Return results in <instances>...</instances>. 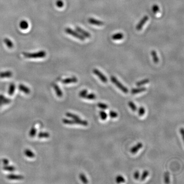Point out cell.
I'll list each match as a JSON object with an SVG mask.
<instances>
[{"label": "cell", "instance_id": "obj_15", "mask_svg": "<svg viewBox=\"0 0 184 184\" xmlns=\"http://www.w3.org/2000/svg\"><path fill=\"white\" fill-rule=\"evenodd\" d=\"M7 178L9 180H21L24 178V177L22 176H18L15 174H10L7 176Z\"/></svg>", "mask_w": 184, "mask_h": 184}, {"label": "cell", "instance_id": "obj_31", "mask_svg": "<svg viewBox=\"0 0 184 184\" xmlns=\"http://www.w3.org/2000/svg\"><path fill=\"white\" fill-rule=\"evenodd\" d=\"M145 109L143 106H141L138 110V114L140 116H143L145 114Z\"/></svg>", "mask_w": 184, "mask_h": 184}, {"label": "cell", "instance_id": "obj_37", "mask_svg": "<svg viewBox=\"0 0 184 184\" xmlns=\"http://www.w3.org/2000/svg\"><path fill=\"white\" fill-rule=\"evenodd\" d=\"M56 5L58 8H61L64 5V3H63V1L61 0H57L56 2Z\"/></svg>", "mask_w": 184, "mask_h": 184}, {"label": "cell", "instance_id": "obj_2", "mask_svg": "<svg viewBox=\"0 0 184 184\" xmlns=\"http://www.w3.org/2000/svg\"><path fill=\"white\" fill-rule=\"evenodd\" d=\"M63 122L66 124H79L82 125V126H88V122L87 121L82 120L80 119H77V120H68L66 119H63Z\"/></svg>", "mask_w": 184, "mask_h": 184}, {"label": "cell", "instance_id": "obj_22", "mask_svg": "<svg viewBox=\"0 0 184 184\" xmlns=\"http://www.w3.org/2000/svg\"><path fill=\"white\" fill-rule=\"evenodd\" d=\"M99 114H100V118L102 120H105L107 117V114L103 110H101L99 112Z\"/></svg>", "mask_w": 184, "mask_h": 184}, {"label": "cell", "instance_id": "obj_42", "mask_svg": "<svg viewBox=\"0 0 184 184\" xmlns=\"http://www.w3.org/2000/svg\"><path fill=\"white\" fill-rule=\"evenodd\" d=\"M3 163H4V164H5L6 165H7L8 163H9V161H8V159H3Z\"/></svg>", "mask_w": 184, "mask_h": 184}, {"label": "cell", "instance_id": "obj_35", "mask_svg": "<svg viewBox=\"0 0 184 184\" xmlns=\"http://www.w3.org/2000/svg\"><path fill=\"white\" fill-rule=\"evenodd\" d=\"M87 94H88V91H87V90L84 89V90H82L80 92L79 96L80 97H81V98H84V97L86 96V95Z\"/></svg>", "mask_w": 184, "mask_h": 184}, {"label": "cell", "instance_id": "obj_8", "mask_svg": "<svg viewBox=\"0 0 184 184\" xmlns=\"http://www.w3.org/2000/svg\"><path fill=\"white\" fill-rule=\"evenodd\" d=\"M76 30L80 34L82 35L84 37L90 38L91 37V35L90 33L88 32V31H86V30H84L83 29H82L79 27H76Z\"/></svg>", "mask_w": 184, "mask_h": 184}, {"label": "cell", "instance_id": "obj_17", "mask_svg": "<svg viewBox=\"0 0 184 184\" xmlns=\"http://www.w3.org/2000/svg\"><path fill=\"white\" fill-rule=\"evenodd\" d=\"M12 75V74L10 71L3 72L0 73V77H10Z\"/></svg>", "mask_w": 184, "mask_h": 184}, {"label": "cell", "instance_id": "obj_5", "mask_svg": "<svg viewBox=\"0 0 184 184\" xmlns=\"http://www.w3.org/2000/svg\"><path fill=\"white\" fill-rule=\"evenodd\" d=\"M93 73L96 75L97 76H98L99 78L101 80V81L104 82V83H106L107 81V79L106 77V76L103 74L102 73H101V72L98 70L97 69H94L93 70Z\"/></svg>", "mask_w": 184, "mask_h": 184}, {"label": "cell", "instance_id": "obj_4", "mask_svg": "<svg viewBox=\"0 0 184 184\" xmlns=\"http://www.w3.org/2000/svg\"><path fill=\"white\" fill-rule=\"evenodd\" d=\"M65 31L68 34L71 35L72 36L75 37L76 39H79L81 41H84L85 39V37L80 34L79 33L75 31H74L73 30H72V29L70 28H67L65 29Z\"/></svg>", "mask_w": 184, "mask_h": 184}, {"label": "cell", "instance_id": "obj_33", "mask_svg": "<svg viewBox=\"0 0 184 184\" xmlns=\"http://www.w3.org/2000/svg\"><path fill=\"white\" fill-rule=\"evenodd\" d=\"M109 116L112 118H116L118 117V114H117V112H116L111 110L109 112Z\"/></svg>", "mask_w": 184, "mask_h": 184}, {"label": "cell", "instance_id": "obj_36", "mask_svg": "<svg viewBox=\"0 0 184 184\" xmlns=\"http://www.w3.org/2000/svg\"><path fill=\"white\" fill-rule=\"evenodd\" d=\"M4 169L9 171H13L15 170V168L12 166H6L4 167Z\"/></svg>", "mask_w": 184, "mask_h": 184}, {"label": "cell", "instance_id": "obj_14", "mask_svg": "<svg viewBox=\"0 0 184 184\" xmlns=\"http://www.w3.org/2000/svg\"><path fill=\"white\" fill-rule=\"evenodd\" d=\"M18 88H19V89L20 90V91H22V92H24L25 93H26V94H29L30 92V90L28 88H27V86H24L22 84H20Z\"/></svg>", "mask_w": 184, "mask_h": 184}, {"label": "cell", "instance_id": "obj_1", "mask_svg": "<svg viewBox=\"0 0 184 184\" xmlns=\"http://www.w3.org/2000/svg\"><path fill=\"white\" fill-rule=\"evenodd\" d=\"M22 54L28 58H40L46 56V52L44 51H40L35 53H26L23 52Z\"/></svg>", "mask_w": 184, "mask_h": 184}, {"label": "cell", "instance_id": "obj_34", "mask_svg": "<svg viewBox=\"0 0 184 184\" xmlns=\"http://www.w3.org/2000/svg\"><path fill=\"white\" fill-rule=\"evenodd\" d=\"M152 9L153 13H154L155 14H156V13H157V12H159V6H158L157 5V4H155V5H153V6H152Z\"/></svg>", "mask_w": 184, "mask_h": 184}, {"label": "cell", "instance_id": "obj_3", "mask_svg": "<svg viewBox=\"0 0 184 184\" xmlns=\"http://www.w3.org/2000/svg\"><path fill=\"white\" fill-rule=\"evenodd\" d=\"M110 80L113 84H114L117 86V88H118L120 90L123 92L124 93L126 94L129 92V90L127 88H126L124 85H123L117 79L116 77L114 76H111L110 77Z\"/></svg>", "mask_w": 184, "mask_h": 184}, {"label": "cell", "instance_id": "obj_21", "mask_svg": "<svg viewBox=\"0 0 184 184\" xmlns=\"http://www.w3.org/2000/svg\"><path fill=\"white\" fill-rule=\"evenodd\" d=\"M149 82V79H145L142 80L140 81L137 82L136 83V85L138 86H140L144 85L145 84H147Z\"/></svg>", "mask_w": 184, "mask_h": 184}, {"label": "cell", "instance_id": "obj_27", "mask_svg": "<svg viewBox=\"0 0 184 184\" xmlns=\"http://www.w3.org/2000/svg\"><path fill=\"white\" fill-rule=\"evenodd\" d=\"M116 181L118 184L121 183H124L125 182V178L122 176L118 175L116 178Z\"/></svg>", "mask_w": 184, "mask_h": 184}, {"label": "cell", "instance_id": "obj_30", "mask_svg": "<svg viewBox=\"0 0 184 184\" xmlns=\"http://www.w3.org/2000/svg\"><path fill=\"white\" fill-rule=\"evenodd\" d=\"M14 91H15V86L14 84H11L9 88L8 93L10 95H12L14 93Z\"/></svg>", "mask_w": 184, "mask_h": 184}, {"label": "cell", "instance_id": "obj_25", "mask_svg": "<svg viewBox=\"0 0 184 184\" xmlns=\"http://www.w3.org/2000/svg\"><path fill=\"white\" fill-rule=\"evenodd\" d=\"M66 116L71 118L73 119L74 120H77V119H79V117L76 114H72L70 112H67L66 113Z\"/></svg>", "mask_w": 184, "mask_h": 184}, {"label": "cell", "instance_id": "obj_29", "mask_svg": "<svg viewBox=\"0 0 184 184\" xmlns=\"http://www.w3.org/2000/svg\"><path fill=\"white\" fill-rule=\"evenodd\" d=\"M149 171L148 170H144L142 173V174L141 176V180L142 181L144 180L146 178L147 176L149 175Z\"/></svg>", "mask_w": 184, "mask_h": 184}, {"label": "cell", "instance_id": "obj_38", "mask_svg": "<svg viewBox=\"0 0 184 184\" xmlns=\"http://www.w3.org/2000/svg\"><path fill=\"white\" fill-rule=\"evenodd\" d=\"M50 136L48 133H39V138H48Z\"/></svg>", "mask_w": 184, "mask_h": 184}, {"label": "cell", "instance_id": "obj_20", "mask_svg": "<svg viewBox=\"0 0 184 184\" xmlns=\"http://www.w3.org/2000/svg\"><path fill=\"white\" fill-rule=\"evenodd\" d=\"M96 98V96L95 94L94 93H90V94H87L86 96L84 97L85 99H88V100H94Z\"/></svg>", "mask_w": 184, "mask_h": 184}, {"label": "cell", "instance_id": "obj_19", "mask_svg": "<svg viewBox=\"0 0 184 184\" xmlns=\"http://www.w3.org/2000/svg\"><path fill=\"white\" fill-rule=\"evenodd\" d=\"M54 88L55 90V92L56 93L57 96H58L59 97H61L63 96V92L61 91V90L60 89V88L58 87V86L57 85H54Z\"/></svg>", "mask_w": 184, "mask_h": 184}, {"label": "cell", "instance_id": "obj_26", "mask_svg": "<svg viewBox=\"0 0 184 184\" xmlns=\"http://www.w3.org/2000/svg\"><path fill=\"white\" fill-rule=\"evenodd\" d=\"M164 180L165 183L166 184H169L170 183V176L169 172H166L164 174Z\"/></svg>", "mask_w": 184, "mask_h": 184}, {"label": "cell", "instance_id": "obj_28", "mask_svg": "<svg viewBox=\"0 0 184 184\" xmlns=\"http://www.w3.org/2000/svg\"><path fill=\"white\" fill-rule=\"evenodd\" d=\"M129 107L132 110L133 112H136L137 111V106L136 105V104L133 102H132V101H129Z\"/></svg>", "mask_w": 184, "mask_h": 184}, {"label": "cell", "instance_id": "obj_24", "mask_svg": "<svg viewBox=\"0 0 184 184\" xmlns=\"http://www.w3.org/2000/svg\"><path fill=\"white\" fill-rule=\"evenodd\" d=\"M79 178L82 182L84 184H88V180L86 176L84 173H80L79 174Z\"/></svg>", "mask_w": 184, "mask_h": 184}, {"label": "cell", "instance_id": "obj_39", "mask_svg": "<svg viewBox=\"0 0 184 184\" xmlns=\"http://www.w3.org/2000/svg\"><path fill=\"white\" fill-rule=\"evenodd\" d=\"M36 133H37L36 129H35V128H32L31 129L30 133H29V135L30 136V137H34L35 135H36Z\"/></svg>", "mask_w": 184, "mask_h": 184}, {"label": "cell", "instance_id": "obj_9", "mask_svg": "<svg viewBox=\"0 0 184 184\" xmlns=\"http://www.w3.org/2000/svg\"><path fill=\"white\" fill-rule=\"evenodd\" d=\"M143 147V144L141 142L138 143L137 145L133 146L131 149V153L133 154H135L137 153L138 151H139L140 149H141L142 147Z\"/></svg>", "mask_w": 184, "mask_h": 184}, {"label": "cell", "instance_id": "obj_11", "mask_svg": "<svg viewBox=\"0 0 184 184\" xmlns=\"http://www.w3.org/2000/svg\"><path fill=\"white\" fill-rule=\"evenodd\" d=\"M146 90V88L145 87H141V88H133L131 91V93L132 94H136L142 92H144Z\"/></svg>", "mask_w": 184, "mask_h": 184}, {"label": "cell", "instance_id": "obj_13", "mask_svg": "<svg viewBox=\"0 0 184 184\" xmlns=\"http://www.w3.org/2000/svg\"><path fill=\"white\" fill-rule=\"evenodd\" d=\"M20 27L22 30H26L29 27L28 22L26 20H22L20 22Z\"/></svg>", "mask_w": 184, "mask_h": 184}, {"label": "cell", "instance_id": "obj_16", "mask_svg": "<svg viewBox=\"0 0 184 184\" xmlns=\"http://www.w3.org/2000/svg\"><path fill=\"white\" fill-rule=\"evenodd\" d=\"M151 54L152 56V57H153V60L154 63H158L159 60V58H158V56H157V52L155 51V50H152L151 52Z\"/></svg>", "mask_w": 184, "mask_h": 184}, {"label": "cell", "instance_id": "obj_23", "mask_svg": "<svg viewBox=\"0 0 184 184\" xmlns=\"http://www.w3.org/2000/svg\"><path fill=\"white\" fill-rule=\"evenodd\" d=\"M25 154L26 155L27 157H30V158H32V157H34V153L32 152L30 150H29V149H26V150L25 151Z\"/></svg>", "mask_w": 184, "mask_h": 184}, {"label": "cell", "instance_id": "obj_7", "mask_svg": "<svg viewBox=\"0 0 184 184\" xmlns=\"http://www.w3.org/2000/svg\"><path fill=\"white\" fill-rule=\"evenodd\" d=\"M88 22L91 24L96 25L98 26H101L104 24V22L100 20H96L94 18H89L88 19Z\"/></svg>", "mask_w": 184, "mask_h": 184}, {"label": "cell", "instance_id": "obj_32", "mask_svg": "<svg viewBox=\"0 0 184 184\" xmlns=\"http://www.w3.org/2000/svg\"><path fill=\"white\" fill-rule=\"evenodd\" d=\"M97 106L102 110H106L108 108V105L107 104L102 103H98L97 104Z\"/></svg>", "mask_w": 184, "mask_h": 184}, {"label": "cell", "instance_id": "obj_40", "mask_svg": "<svg viewBox=\"0 0 184 184\" xmlns=\"http://www.w3.org/2000/svg\"><path fill=\"white\" fill-rule=\"evenodd\" d=\"M133 178L136 180H138L140 178V172L137 170L135 172V173H133Z\"/></svg>", "mask_w": 184, "mask_h": 184}, {"label": "cell", "instance_id": "obj_10", "mask_svg": "<svg viewBox=\"0 0 184 184\" xmlns=\"http://www.w3.org/2000/svg\"><path fill=\"white\" fill-rule=\"evenodd\" d=\"M77 78L75 77H73L68 78H66L65 79H63L62 81V82L65 84H72V83H75L77 81Z\"/></svg>", "mask_w": 184, "mask_h": 184}, {"label": "cell", "instance_id": "obj_18", "mask_svg": "<svg viewBox=\"0 0 184 184\" xmlns=\"http://www.w3.org/2000/svg\"><path fill=\"white\" fill-rule=\"evenodd\" d=\"M4 43H5L7 47H8L9 48H12L13 47V43H12L11 41L9 39L6 38L4 39Z\"/></svg>", "mask_w": 184, "mask_h": 184}, {"label": "cell", "instance_id": "obj_41", "mask_svg": "<svg viewBox=\"0 0 184 184\" xmlns=\"http://www.w3.org/2000/svg\"><path fill=\"white\" fill-rule=\"evenodd\" d=\"M180 133H181V135H182V137H183V140H184V129L183 128H181V129H180Z\"/></svg>", "mask_w": 184, "mask_h": 184}, {"label": "cell", "instance_id": "obj_6", "mask_svg": "<svg viewBox=\"0 0 184 184\" xmlns=\"http://www.w3.org/2000/svg\"><path fill=\"white\" fill-rule=\"evenodd\" d=\"M148 19H149V18L147 15H145L144 16L137 25V26H136L137 30H141L143 28V27L144 26V25H145V23L146 22L147 20H148Z\"/></svg>", "mask_w": 184, "mask_h": 184}, {"label": "cell", "instance_id": "obj_12", "mask_svg": "<svg viewBox=\"0 0 184 184\" xmlns=\"http://www.w3.org/2000/svg\"><path fill=\"white\" fill-rule=\"evenodd\" d=\"M123 37H124L123 34L122 33L119 32L112 35V39L113 40L117 41V40H121V39H123Z\"/></svg>", "mask_w": 184, "mask_h": 184}]
</instances>
